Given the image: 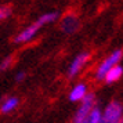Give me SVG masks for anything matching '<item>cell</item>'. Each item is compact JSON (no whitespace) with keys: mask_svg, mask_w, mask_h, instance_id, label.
I'll return each mask as SVG.
<instances>
[{"mask_svg":"<svg viewBox=\"0 0 123 123\" xmlns=\"http://www.w3.org/2000/svg\"><path fill=\"white\" fill-rule=\"evenodd\" d=\"M102 122L106 123H119L122 122V104L117 101H112L106 106L105 112L102 115Z\"/></svg>","mask_w":123,"mask_h":123,"instance_id":"cell-1","label":"cell"},{"mask_svg":"<svg viewBox=\"0 0 123 123\" xmlns=\"http://www.w3.org/2000/svg\"><path fill=\"white\" fill-rule=\"evenodd\" d=\"M60 28L65 33H75L80 28L79 17L75 12H68V14H65L61 18V21H60Z\"/></svg>","mask_w":123,"mask_h":123,"instance_id":"cell-2","label":"cell"},{"mask_svg":"<svg viewBox=\"0 0 123 123\" xmlns=\"http://www.w3.org/2000/svg\"><path fill=\"white\" fill-rule=\"evenodd\" d=\"M82 100H83V104L80 105L78 113H76V116H75V120H73V122H76V123L86 122V117H87V115H89L90 109L94 106L95 97H94V94H87V97L84 95Z\"/></svg>","mask_w":123,"mask_h":123,"instance_id":"cell-3","label":"cell"},{"mask_svg":"<svg viewBox=\"0 0 123 123\" xmlns=\"http://www.w3.org/2000/svg\"><path fill=\"white\" fill-rule=\"evenodd\" d=\"M120 60H122V50L113 51L111 55L108 57L106 60H104L102 64L98 67V71H97V79H104L106 71H108L111 67H113L115 64H117Z\"/></svg>","mask_w":123,"mask_h":123,"instance_id":"cell-4","label":"cell"},{"mask_svg":"<svg viewBox=\"0 0 123 123\" xmlns=\"http://www.w3.org/2000/svg\"><path fill=\"white\" fill-rule=\"evenodd\" d=\"M42 25H43V24H42V21H40V19H37L35 24H32V25H31V26H28L25 31H22V32H21V33L18 35L15 39H14V42H15V43H24V42H28V40H31L35 35L37 33V31L40 29V26H42Z\"/></svg>","mask_w":123,"mask_h":123,"instance_id":"cell-5","label":"cell"},{"mask_svg":"<svg viewBox=\"0 0 123 123\" xmlns=\"http://www.w3.org/2000/svg\"><path fill=\"white\" fill-rule=\"evenodd\" d=\"M89 58H90L89 53H82L80 55H78L72 61L71 67H69V69H68V75H69V76H75V75L80 71V68H82L86 62L89 61Z\"/></svg>","mask_w":123,"mask_h":123,"instance_id":"cell-6","label":"cell"},{"mask_svg":"<svg viewBox=\"0 0 123 123\" xmlns=\"http://www.w3.org/2000/svg\"><path fill=\"white\" fill-rule=\"evenodd\" d=\"M122 73H123V68L120 65L115 64L113 67H111L106 71L104 79H105L106 83H113V82H117L119 79L122 78Z\"/></svg>","mask_w":123,"mask_h":123,"instance_id":"cell-7","label":"cell"},{"mask_svg":"<svg viewBox=\"0 0 123 123\" xmlns=\"http://www.w3.org/2000/svg\"><path fill=\"white\" fill-rule=\"evenodd\" d=\"M84 95H86V86H84V84H78V86L71 91L69 100L71 101H79V100H82Z\"/></svg>","mask_w":123,"mask_h":123,"instance_id":"cell-8","label":"cell"},{"mask_svg":"<svg viewBox=\"0 0 123 123\" xmlns=\"http://www.w3.org/2000/svg\"><path fill=\"white\" fill-rule=\"evenodd\" d=\"M86 122H90V123H100L102 122V115H101V111L98 108H91L89 112V115L86 117Z\"/></svg>","mask_w":123,"mask_h":123,"instance_id":"cell-9","label":"cell"},{"mask_svg":"<svg viewBox=\"0 0 123 123\" xmlns=\"http://www.w3.org/2000/svg\"><path fill=\"white\" fill-rule=\"evenodd\" d=\"M17 105H18V100L17 98H14V97H11V98H8V100L3 104V106H1V112H3V113H8V112H11Z\"/></svg>","mask_w":123,"mask_h":123,"instance_id":"cell-10","label":"cell"},{"mask_svg":"<svg viewBox=\"0 0 123 123\" xmlns=\"http://www.w3.org/2000/svg\"><path fill=\"white\" fill-rule=\"evenodd\" d=\"M12 61H14L12 57H7V58H4V60L1 61V64H0V71H6V69H8V68L11 67Z\"/></svg>","mask_w":123,"mask_h":123,"instance_id":"cell-11","label":"cell"},{"mask_svg":"<svg viewBox=\"0 0 123 123\" xmlns=\"http://www.w3.org/2000/svg\"><path fill=\"white\" fill-rule=\"evenodd\" d=\"M11 14V7L10 6H1L0 7V21L7 18L8 15Z\"/></svg>","mask_w":123,"mask_h":123,"instance_id":"cell-12","label":"cell"},{"mask_svg":"<svg viewBox=\"0 0 123 123\" xmlns=\"http://www.w3.org/2000/svg\"><path fill=\"white\" fill-rule=\"evenodd\" d=\"M24 76H25V73H24V72L18 73L17 78H15V80H17V82H21V80H24Z\"/></svg>","mask_w":123,"mask_h":123,"instance_id":"cell-13","label":"cell"}]
</instances>
